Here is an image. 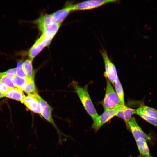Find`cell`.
Masks as SVG:
<instances>
[{
	"label": "cell",
	"instance_id": "cell-4",
	"mask_svg": "<svg viewBox=\"0 0 157 157\" xmlns=\"http://www.w3.org/2000/svg\"><path fill=\"white\" fill-rule=\"evenodd\" d=\"M100 53L104 64L105 70L104 74V76L114 85L118 76L116 67L109 59L106 50L103 49L100 51Z\"/></svg>",
	"mask_w": 157,
	"mask_h": 157
},
{
	"label": "cell",
	"instance_id": "cell-26",
	"mask_svg": "<svg viewBox=\"0 0 157 157\" xmlns=\"http://www.w3.org/2000/svg\"><path fill=\"white\" fill-rule=\"evenodd\" d=\"M5 96V94L0 91V98Z\"/></svg>",
	"mask_w": 157,
	"mask_h": 157
},
{
	"label": "cell",
	"instance_id": "cell-25",
	"mask_svg": "<svg viewBox=\"0 0 157 157\" xmlns=\"http://www.w3.org/2000/svg\"><path fill=\"white\" fill-rule=\"evenodd\" d=\"M9 88H9L3 83L0 82V91L5 94Z\"/></svg>",
	"mask_w": 157,
	"mask_h": 157
},
{
	"label": "cell",
	"instance_id": "cell-11",
	"mask_svg": "<svg viewBox=\"0 0 157 157\" xmlns=\"http://www.w3.org/2000/svg\"><path fill=\"white\" fill-rule=\"evenodd\" d=\"M34 22L37 25L39 31L42 33L47 26L54 23L52 14H42Z\"/></svg>",
	"mask_w": 157,
	"mask_h": 157
},
{
	"label": "cell",
	"instance_id": "cell-12",
	"mask_svg": "<svg viewBox=\"0 0 157 157\" xmlns=\"http://www.w3.org/2000/svg\"><path fill=\"white\" fill-rule=\"evenodd\" d=\"M72 5L68 6L52 14L54 23H62L69 13L73 11Z\"/></svg>",
	"mask_w": 157,
	"mask_h": 157
},
{
	"label": "cell",
	"instance_id": "cell-18",
	"mask_svg": "<svg viewBox=\"0 0 157 157\" xmlns=\"http://www.w3.org/2000/svg\"><path fill=\"white\" fill-rule=\"evenodd\" d=\"M137 109L146 115L157 119V110L154 108L142 105Z\"/></svg>",
	"mask_w": 157,
	"mask_h": 157
},
{
	"label": "cell",
	"instance_id": "cell-19",
	"mask_svg": "<svg viewBox=\"0 0 157 157\" xmlns=\"http://www.w3.org/2000/svg\"><path fill=\"white\" fill-rule=\"evenodd\" d=\"M22 91L25 92L28 94L37 93L34 79H30L25 84Z\"/></svg>",
	"mask_w": 157,
	"mask_h": 157
},
{
	"label": "cell",
	"instance_id": "cell-24",
	"mask_svg": "<svg viewBox=\"0 0 157 157\" xmlns=\"http://www.w3.org/2000/svg\"><path fill=\"white\" fill-rule=\"evenodd\" d=\"M3 73L10 79H12L17 75L16 68L10 69Z\"/></svg>",
	"mask_w": 157,
	"mask_h": 157
},
{
	"label": "cell",
	"instance_id": "cell-15",
	"mask_svg": "<svg viewBox=\"0 0 157 157\" xmlns=\"http://www.w3.org/2000/svg\"><path fill=\"white\" fill-rule=\"evenodd\" d=\"M136 143L140 155L144 157H151L146 142L143 138H140L136 140Z\"/></svg>",
	"mask_w": 157,
	"mask_h": 157
},
{
	"label": "cell",
	"instance_id": "cell-6",
	"mask_svg": "<svg viewBox=\"0 0 157 157\" xmlns=\"http://www.w3.org/2000/svg\"><path fill=\"white\" fill-rule=\"evenodd\" d=\"M117 112L116 108L107 109L93 121L92 127L95 130H98L104 124L116 116Z\"/></svg>",
	"mask_w": 157,
	"mask_h": 157
},
{
	"label": "cell",
	"instance_id": "cell-7",
	"mask_svg": "<svg viewBox=\"0 0 157 157\" xmlns=\"http://www.w3.org/2000/svg\"><path fill=\"white\" fill-rule=\"evenodd\" d=\"M51 41L41 36L29 49L28 52L29 58L33 61L45 47L49 45Z\"/></svg>",
	"mask_w": 157,
	"mask_h": 157
},
{
	"label": "cell",
	"instance_id": "cell-20",
	"mask_svg": "<svg viewBox=\"0 0 157 157\" xmlns=\"http://www.w3.org/2000/svg\"><path fill=\"white\" fill-rule=\"evenodd\" d=\"M30 79L20 77L17 75L12 79V81L16 88L22 91L25 84Z\"/></svg>",
	"mask_w": 157,
	"mask_h": 157
},
{
	"label": "cell",
	"instance_id": "cell-14",
	"mask_svg": "<svg viewBox=\"0 0 157 157\" xmlns=\"http://www.w3.org/2000/svg\"><path fill=\"white\" fill-rule=\"evenodd\" d=\"M5 96L23 103L25 97L22 91L17 88H9L5 94Z\"/></svg>",
	"mask_w": 157,
	"mask_h": 157
},
{
	"label": "cell",
	"instance_id": "cell-8",
	"mask_svg": "<svg viewBox=\"0 0 157 157\" xmlns=\"http://www.w3.org/2000/svg\"><path fill=\"white\" fill-rule=\"evenodd\" d=\"M38 93L28 94L25 97L23 103L30 110L41 115L42 109L38 98Z\"/></svg>",
	"mask_w": 157,
	"mask_h": 157
},
{
	"label": "cell",
	"instance_id": "cell-23",
	"mask_svg": "<svg viewBox=\"0 0 157 157\" xmlns=\"http://www.w3.org/2000/svg\"><path fill=\"white\" fill-rule=\"evenodd\" d=\"M23 61L22 60H19L17 65V75L18 76L24 78H28L25 73L23 66Z\"/></svg>",
	"mask_w": 157,
	"mask_h": 157
},
{
	"label": "cell",
	"instance_id": "cell-9",
	"mask_svg": "<svg viewBox=\"0 0 157 157\" xmlns=\"http://www.w3.org/2000/svg\"><path fill=\"white\" fill-rule=\"evenodd\" d=\"M127 123L135 140L140 138L147 141L151 140V137L146 134L138 125L134 117H132Z\"/></svg>",
	"mask_w": 157,
	"mask_h": 157
},
{
	"label": "cell",
	"instance_id": "cell-21",
	"mask_svg": "<svg viewBox=\"0 0 157 157\" xmlns=\"http://www.w3.org/2000/svg\"><path fill=\"white\" fill-rule=\"evenodd\" d=\"M136 114L144 119L151 124L157 126V119L153 117L145 115L138 109H136Z\"/></svg>",
	"mask_w": 157,
	"mask_h": 157
},
{
	"label": "cell",
	"instance_id": "cell-2",
	"mask_svg": "<svg viewBox=\"0 0 157 157\" xmlns=\"http://www.w3.org/2000/svg\"><path fill=\"white\" fill-rule=\"evenodd\" d=\"M106 89L104 97L102 102L104 110L116 108L119 106L123 104L121 102L110 81L107 78H106Z\"/></svg>",
	"mask_w": 157,
	"mask_h": 157
},
{
	"label": "cell",
	"instance_id": "cell-16",
	"mask_svg": "<svg viewBox=\"0 0 157 157\" xmlns=\"http://www.w3.org/2000/svg\"><path fill=\"white\" fill-rule=\"evenodd\" d=\"M32 61L29 58L27 59L23 62V66L27 78L34 79L35 74L33 67Z\"/></svg>",
	"mask_w": 157,
	"mask_h": 157
},
{
	"label": "cell",
	"instance_id": "cell-22",
	"mask_svg": "<svg viewBox=\"0 0 157 157\" xmlns=\"http://www.w3.org/2000/svg\"><path fill=\"white\" fill-rule=\"evenodd\" d=\"M0 82L9 88H14L16 87L12 82V80L3 72L0 73Z\"/></svg>",
	"mask_w": 157,
	"mask_h": 157
},
{
	"label": "cell",
	"instance_id": "cell-5",
	"mask_svg": "<svg viewBox=\"0 0 157 157\" xmlns=\"http://www.w3.org/2000/svg\"><path fill=\"white\" fill-rule=\"evenodd\" d=\"M118 1L113 0H91L84 1L73 5V11L86 10L94 9L105 4Z\"/></svg>",
	"mask_w": 157,
	"mask_h": 157
},
{
	"label": "cell",
	"instance_id": "cell-1",
	"mask_svg": "<svg viewBox=\"0 0 157 157\" xmlns=\"http://www.w3.org/2000/svg\"><path fill=\"white\" fill-rule=\"evenodd\" d=\"M72 85L85 109L94 121L99 115L96 111L89 94L88 86L81 87L74 81L72 82Z\"/></svg>",
	"mask_w": 157,
	"mask_h": 157
},
{
	"label": "cell",
	"instance_id": "cell-13",
	"mask_svg": "<svg viewBox=\"0 0 157 157\" xmlns=\"http://www.w3.org/2000/svg\"><path fill=\"white\" fill-rule=\"evenodd\" d=\"M61 23H53L44 29L41 36L44 38L51 40L58 31Z\"/></svg>",
	"mask_w": 157,
	"mask_h": 157
},
{
	"label": "cell",
	"instance_id": "cell-3",
	"mask_svg": "<svg viewBox=\"0 0 157 157\" xmlns=\"http://www.w3.org/2000/svg\"><path fill=\"white\" fill-rule=\"evenodd\" d=\"M38 98L41 107L42 113L41 116L54 127L58 135V142L62 144L63 142L62 136L68 138V136L61 132L54 122L52 114L53 108L38 94Z\"/></svg>",
	"mask_w": 157,
	"mask_h": 157
},
{
	"label": "cell",
	"instance_id": "cell-17",
	"mask_svg": "<svg viewBox=\"0 0 157 157\" xmlns=\"http://www.w3.org/2000/svg\"><path fill=\"white\" fill-rule=\"evenodd\" d=\"M113 85L114 86L115 91L117 94L121 102L123 105H125L124 92L118 76L117 77Z\"/></svg>",
	"mask_w": 157,
	"mask_h": 157
},
{
	"label": "cell",
	"instance_id": "cell-10",
	"mask_svg": "<svg viewBox=\"0 0 157 157\" xmlns=\"http://www.w3.org/2000/svg\"><path fill=\"white\" fill-rule=\"evenodd\" d=\"M116 109V116L123 119L127 123L131 118L132 115L136 114V109L129 108L125 105H121Z\"/></svg>",
	"mask_w": 157,
	"mask_h": 157
}]
</instances>
